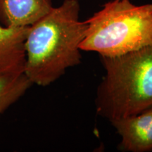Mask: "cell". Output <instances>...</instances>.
Returning a JSON list of instances; mask_svg holds the SVG:
<instances>
[{
    "label": "cell",
    "mask_w": 152,
    "mask_h": 152,
    "mask_svg": "<svg viewBox=\"0 0 152 152\" xmlns=\"http://www.w3.org/2000/svg\"><path fill=\"white\" fill-rule=\"evenodd\" d=\"M29 28L0 23V74L25 73V42Z\"/></svg>",
    "instance_id": "5"
},
{
    "label": "cell",
    "mask_w": 152,
    "mask_h": 152,
    "mask_svg": "<svg viewBox=\"0 0 152 152\" xmlns=\"http://www.w3.org/2000/svg\"><path fill=\"white\" fill-rule=\"evenodd\" d=\"M100 57L105 74L95 98L99 116L111 121L152 107V45L118 56Z\"/></svg>",
    "instance_id": "2"
},
{
    "label": "cell",
    "mask_w": 152,
    "mask_h": 152,
    "mask_svg": "<svg viewBox=\"0 0 152 152\" xmlns=\"http://www.w3.org/2000/svg\"><path fill=\"white\" fill-rule=\"evenodd\" d=\"M32 85L25 73L0 74V118Z\"/></svg>",
    "instance_id": "7"
},
{
    "label": "cell",
    "mask_w": 152,
    "mask_h": 152,
    "mask_svg": "<svg viewBox=\"0 0 152 152\" xmlns=\"http://www.w3.org/2000/svg\"><path fill=\"white\" fill-rule=\"evenodd\" d=\"M85 21L81 51L115 57L152 45V4L111 0Z\"/></svg>",
    "instance_id": "3"
},
{
    "label": "cell",
    "mask_w": 152,
    "mask_h": 152,
    "mask_svg": "<svg viewBox=\"0 0 152 152\" xmlns=\"http://www.w3.org/2000/svg\"><path fill=\"white\" fill-rule=\"evenodd\" d=\"M80 10L77 0H64L30 26L25 74L33 85L48 86L81 63L80 45L87 24L80 20Z\"/></svg>",
    "instance_id": "1"
},
{
    "label": "cell",
    "mask_w": 152,
    "mask_h": 152,
    "mask_svg": "<svg viewBox=\"0 0 152 152\" xmlns=\"http://www.w3.org/2000/svg\"><path fill=\"white\" fill-rule=\"evenodd\" d=\"M110 122L121 137L119 150L126 152L152 151V107Z\"/></svg>",
    "instance_id": "4"
},
{
    "label": "cell",
    "mask_w": 152,
    "mask_h": 152,
    "mask_svg": "<svg viewBox=\"0 0 152 152\" xmlns=\"http://www.w3.org/2000/svg\"><path fill=\"white\" fill-rule=\"evenodd\" d=\"M52 8V0H0V23L5 26H30Z\"/></svg>",
    "instance_id": "6"
}]
</instances>
